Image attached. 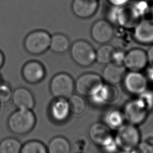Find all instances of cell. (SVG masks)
Returning <instances> with one entry per match:
<instances>
[{
    "instance_id": "obj_13",
    "label": "cell",
    "mask_w": 153,
    "mask_h": 153,
    "mask_svg": "<svg viewBox=\"0 0 153 153\" xmlns=\"http://www.w3.org/2000/svg\"><path fill=\"white\" fill-rule=\"evenodd\" d=\"M91 35L96 42L106 43L112 38L114 29L109 22L104 20H98L91 27Z\"/></svg>"
},
{
    "instance_id": "obj_2",
    "label": "cell",
    "mask_w": 153,
    "mask_h": 153,
    "mask_svg": "<svg viewBox=\"0 0 153 153\" xmlns=\"http://www.w3.org/2000/svg\"><path fill=\"white\" fill-rule=\"evenodd\" d=\"M50 34L46 30L38 29L29 33L23 42L26 51L32 55H40L50 48Z\"/></svg>"
},
{
    "instance_id": "obj_32",
    "label": "cell",
    "mask_w": 153,
    "mask_h": 153,
    "mask_svg": "<svg viewBox=\"0 0 153 153\" xmlns=\"http://www.w3.org/2000/svg\"><path fill=\"white\" fill-rule=\"evenodd\" d=\"M1 81H0V85H1Z\"/></svg>"
},
{
    "instance_id": "obj_23",
    "label": "cell",
    "mask_w": 153,
    "mask_h": 153,
    "mask_svg": "<svg viewBox=\"0 0 153 153\" xmlns=\"http://www.w3.org/2000/svg\"><path fill=\"white\" fill-rule=\"evenodd\" d=\"M22 144L13 137H7L0 142V153H20Z\"/></svg>"
},
{
    "instance_id": "obj_19",
    "label": "cell",
    "mask_w": 153,
    "mask_h": 153,
    "mask_svg": "<svg viewBox=\"0 0 153 153\" xmlns=\"http://www.w3.org/2000/svg\"><path fill=\"white\" fill-rule=\"evenodd\" d=\"M119 92L112 84L103 85L89 98L96 104L110 103L117 100Z\"/></svg>"
},
{
    "instance_id": "obj_26",
    "label": "cell",
    "mask_w": 153,
    "mask_h": 153,
    "mask_svg": "<svg viewBox=\"0 0 153 153\" xmlns=\"http://www.w3.org/2000/svg\"><path fill=\"white\" fill-rule=\"evenodd\" d=\"M71 112L75 115H79L84 112L86 103L82 96L73 94L68 99Z\"/></svg>"
},
{
    "instance_id": "obj_8",
    "label": "cell",
    "mask_w": 153,
    "mask_h": 153,
    "mask_svg": "<svg viewBox=\"0 0 153 153\" xmlns=\"http://www.w3.org/2000/svg\"><path fill=\"white\" fill-rule=\"evenodd\" d=\"M148 109L142 99L131 100L125 106L123 112L124 118L129 124L134 126L140 124L147 116Z\"/></svg>"
},
{
    "instance_id": "obj_14",
    "label": "cell",
    "mask_w": 153,
    "mask_h": 153,
    "mask_svg": "<svg viewBox=\"0 0 153 153\" xmlns=\"http://www.w3.org/2000/svg\"><path fill=\"white\" fill-rule=\"evenodd\" d=\"M98 7V0H73L71 5L73 13L80 19L92 17L97 11Z\"/></svg>"
},
{
    "instance_id": "obj_10",
    "label": "cell",
    "mask_w": 153,
    "mask_h": 153,
    "mask_svg": "<svg viewBox=\"0 0 153 153\" xmlns=\"http://www.w3.org/2000/svg\"><path fill=\"white\" fill-rule=\"evenodd\" d=\"M46 75V70L42 63L32 60L26 62L22 69V75L27 83L36 84L42 81Z\"/></svg>"
},
{
    "instance_id": "obj_30",
    "label": "cell",
    "mask_w": 153,
    "mask_h": 153,
    "mask_svg": "<svg viewBox=\"0 0 153 153\" xmlns=\"http://www.w3.org/2000/svg\"><path fill=\"white\" fill-rule=\"evenodd\" d=\"M147 56L148 63L153 67V45L151 47V48L147 52Z\"/></svg>"
},
{
    "instance_id": "obj_25",
    "label": "cell",
    "mask_w": 153,
    "mask_h": 153,
    "mask_svg": "<svg viewBox=\"0 0 153 153\" xmlns=\"http://www.w3.org/2000/svg\"><path fill=\"white\" fill-rule=\"evenodd\" d=\"M20 153H48L47 148L41 141L32 140L22 146Z\"/></svg>"
},
{
    "instance_id": "obj_22",
    "label": "cell",
    "mask_w": 153,
    "mask_h": 153,
    "mask_svg": "<svg viewBox=\"0 0 153 153\" xmlns=\"http://www.w3.org/2000/svg\"><path fill=\"white\" fill-rule=\"evenodd\" d=\"M116 51L110 45H104L96 51V60L102 64H108L114 60Z\"/></svg>"
},
{
    "instance_id": "obj_27",
    "label": "cell",
    "mask_w": 153,
    "mask_h": 153,
    "mask_svg": "<svg viewBox=\"0 0 153 153\" xmlns=\"http://www.w3.org/2000/svg\"><path fill=\"white\" fill-rule=\"evenodd\" d=\"M13 91L10 86L7 84L0 85V103H5L11 99Z\"/></svg>"
},
{
    "instance_id": "obj_20",
    "label": "cell",
    "mask_w": 153,
    "mask_h": 153,
    "mask_svg": "<svg viewBox=\"0 0 153 153\" xmlns=\"http://www.w3.org/2000/svg\"><path fill=\"white\" fill-rule=\"evenodd\" d=\"M71 45L69 39L63 33H57L51 36L50 49L55 53H64L69 50Z\"/></svg>"
},
{
    "instance_id": "obj_3",
    "label": "cell",
    "mask_w": 153,
    "mask_h": 153,
    "mask_svg": "<svg viewBox=\"0 0 153 153\" xmlns=\"http://www.w3.org/2000/svg\"><path fill=\"white\" fill-rule=\"evenodd\" d=\"M69 50L72 60L80 66H90L96 61V51L86 41H75L71 45Z\"/></svg>"
},
{
    "instance_id": "obj_6",
    "label": "cell",
    "mask_w": 153,
    "mask_h": 153,
    "mask_svg": "<svg viewBox=\"0 0 153 153\" xmlns=\"http://www.w3.org/2000/svg\"><path fill=\"white\" fill-rule=\"evenodd\" d=\"M88 135L91 141L109 152L114 151L117 146L112 138L109 128L102 123H94L89 128Z\"/></svg>"
},
{
    "instance_id": "obj_5",
    "label": "cell",
    "mask_w": 153,
    "mask_h": 153,
    "mask_svg": "<svg viewBox=\"0 0 153 153\" xmlns=\"http://www.w3.org/2000/svg\"><path fill=\"white\" fill-rule=\"evenodd\" d=\"M114 139L120 148L124 151H131L139 144V131L134 125L123 124L118 128Z\"/></svg>"
},
{
    "instance_id": "obj_18",
    "label": "cell",
    "mask_w": 153,
    "mask_h": 153,
    "mask_svg": "<svg viewBox=\"0 0 153 153\" xmlns=\"http://www.w3.org/2000/svg\"><path fill=\"white\" fill-rule=\"evenodd\" d=\"M50 112L54 121H65L71 112L68 100L64 98H55L50 105Z\"/></svg>"
},
{
    "instance_id": "obj_7",
    "label": "cell",
    "mask_w": 153,
    "mask_h": 153,
    "mask_svg": "<svg viewBox=\"0 0 153 153\" xmlns=\"http://www.w3.org/2000/svg\"><path fill=\"white\" fill-rule=\"evenodd\" d=\"M103 84L101 76L95 73L88 72L81 75L75 81V90L79 95L90 97Z\"/></svg>"
},
{
    "instance_id": "obj_29",
    "label": "cell",
    "mask_w": 153,
    "mask_h": 153,
    "mask_svg": "<svg viewBox=\"0 0 153 153\" xmlns=\"http://www.w3.org/2000/svg\"><path fill=\"white\" fill-rule=\"evenodd\" d=\"M111 4L115 7H122L126 5L130 0H107Z\"/></svg>"
},
{
    "instance_id": "obj_31",
    "label": "cell",
    "mask_w": 153,
    "mask_h": 153,
    "mask_svg": "<svg viewBox=\"0 0 153 153\" xmlns=\"http://www.w3.org/2000/svg\"><path fill=\"white\" fill-rule=\"evenodd\" d=\"M5 62V56L3 52L0 50V69L2 68Z\"/></svg>"
},
{
    "instance_id": "obj_4",
    "label": "cell",
    "mask_w": 153,
    "mask_h": 153,
    "mask_svg": "<svg viewBox=\"0 0 153 153\" xmlns=\"http://www.w3.org/2000/svg\"><path fill=\"white\" fill-rule=\"evenodd\" d=\"M50 90L55 98L68 99L74 94L75 81L72 76L67 73H58L50 81Z\"/></svg>"
},
{
    "instance_id": "obj_33",
    "label": "cell",
    "mask_w": 153,
    "mask_h": 153,
    "mask_svg": "<svg viewBox=\"0 0 153 153\" xmlns=\"http://www.w3.org/2000/svg\"><path fill=\"white\" fill-rule=\"evenodd\" d=\"M151 1H153V0H151Z\"/></svg>"
},
{
    "instance_id": "obj_11",
    "label": "cell",
    "mask_w": 153,
    "mask_h": 153,
    "mask_svg": "<svg viewBox=\"0 0 153 153\" xmlns=\"http://www.w3.org/2000/svg\"><path fill=\"white\" fill-rule=\"evenodd\" d=\"M118 8L115 13L117 23L124 28H134L140 21L138 10L133 6L127 5Z\"/></svg>"
},
{
    "instance_id": "obj_1",
    "label": "cell",
    "mask_w": 153,
    "mask_h": 153,
    "mask_svg": "<svg viewBox=\"0 0 153 153\" xmlns=\"http://www.w3.org/2000/svg\"><path fill=\"white\" fill-rule=\"evenodd\" d=\"M36 124V117L32 110L18 109L8 119L10 130L18 135L26 134L31 131Z\"/></svg>"
},
{
    "instance_id": "obj_24",
    "label": "cell",
    "mask_w": 153,
    "mask_h": 153,
    "mask_svg": "<svg viewBox=\"0 0 153 153\" xmlns=\"http://www.w3.org/2000/svg\"><path fill=\"white\" fill-rule=\"evenodd\" d=\"M106 125L109 128H118L123 125L125 120L124 114L120 111L113 110L108 112L105 115Z\"/></svg>"
},
{
    "instance_id": "obj_16",
    "label": "cell",
    "mask_w": 153,
    "mask_h": 153,
    "mask_svg": "<svg viewBox=\"0 0 153 153\" xmlns=\"http://www.w3.org/2000/svg\"><path fill=\"white\" fill-rule=\"evenodd\" d=\"M11 99L17 109L31 110L35 106L33 94L25 87H19L15 89L13 91Z\"/></svg>"
},
{
    "instance_id": "obj_9",
    "label": "cell",
    "mask_w": 153,
    "mask_h": 153,
    "mask_svg": "<svg viewBox=\"0 0 153 153\" xmlns=\"http://www.w3.org/2000/svg\"><path fill=\"white\" fill-rule=\"evenodd\" d=\"M123 62L129 71L140 72L148 63L147 53L140 48H133L124 56Z\"/></svg>"
},
{
    "instance_id": "obj_21",
    "label": "cell",
    "mask_w": 153,
    "mask_h": 153,
    "mask_svg": "<svg viewBox=\"0 0 153 153\" xmlns=\"http://www.w3.org/2000/svg\"><path fill=\"white\" fill-rule=\"evenodd\" d=\"M48 153H71V147L69 141L64 137L56 136L49 142Z\"/></svg>"
},
{
    "instance_id": "obj_15",
    "label": "cell",
    "mask_w": 153,
    "mask_h": 153,
    "mask_svg": "<svg viewBox=\"0 0 153 153\" xmlns=\"http://www.w3.org/2000/svg\"><path fill=\"white\" fill-rule=\"evenodd\" d=\"M133 37L139 43L153 44V20H140L134 27Z\"/></svg>"
},
{
    "instance_id": "obj_17",
    "label": "cell",
    "mask_w": 153,
    "mask_h": 153,
    "mask_svg": "<svg viewBox=\"0 0 153 153\" xmlns=\"http://www.w3.org/2000/svg\"><path fill=\"white\" fill-rule=\"evenodd\" d=\"M126 74V69L123 65L111 62L103 71V78L109 84H116L123 80Z\"/></svg>"
},
{
    "instance_id": "obj_28",
    "label": "cell",
    "mask_w": 153,
    "mask_h": 153,
    "mask_svg": "<svg viewBox=\"0 0 153 153\" xmlns=\"http://www.w3.org/2000/svg\"><path fill=\"white\" fill-rule=\"evenodd\" d=\"M134 153H153V147L148 143H139L134 149Z\"/></svg>"
},
{
    "instance_id": "obj_12",
    "label": "cell",
    "mask_w": 153,
    "mask_h": 153,
    "mask_svg": "<svg viewBox=\"0 0 153 153\" xmlns=\"http://www.w3.org/2000/svg\"><path fill=\"white\" fill-rule=\"evenodd\" d=\"M123 81L126 90L133 94H142L147 88V78L140 72L129 71L126 74Z\"/></svg>"
}]
</instances>
